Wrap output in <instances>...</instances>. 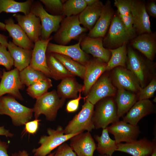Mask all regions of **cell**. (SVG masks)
<instances>
[{
  "mask_svg": "<svg viewBox=\"0 0 156 156\" xmlns=\"http://www.w3.org/2000/svg\"><path fill=\"white\" fill-rule=\"evenodd\" d=\"M126 68L137 77L141 88L145 87L148 80H151L150 78L154 77L152 75L155 64L152 61L143 58L130 45L127 47Z\"/></svg>",
  "mask_w": 156,
  "mask_h": 156,
  "instance_id": "obj_1",
  "label": "cell"
},
{
  "mask_svg": "<svg viewBox=\"0 0 156 156\" xmlns=\"http://www.w3.org/2000/svg\"><path fill=\"white\" fill-rule=\"evenodd\" d=\"M33 113L32 108L21 104L11 96L0 97V115L10 116L14 126L25 125L32 119Z\"/></svg>",
  "mask_w": 156,
  "mask_h": 156,
  "instance_id": "obj_2",
  "label": "cell"
},
{
  "mask_svg": "<svg viewBox=\"0 0 156 156\" xmlns=\"http://www.w3.org/2000/svg\"><path fill=\"white\" fill-rule=\"evenodd\" d=\"M107 33L103 38L104 47L109 49L127 44L137 35L135 31L128 29L116 13L114 14Z\"/></svg>",
  "mask_w": 156,
  "mask_h": 156,
  "instance_id": "obj_3",
  "label": "cell"
},
{
  "mask_svg": "<svg viewBox=\"0 0 156 156\" xmlns=\"http://www.w3.org/2000/svg\"><path fill=\"white\" fill-rule=\"evenodd\" d=\"M65 100L59 96L55 90L47 92L36 99L32 108L35 119H38L40 115L43 114L47 120L54 121Z\"/></svg>",
  "mask_w": 156,
  "mask_h": 156,
  "instance_id": "obj_4",
  "label": "cell"
},
{
  "mask_svg": "<svg viewBox=\"0 0 156 156\" xmlns=\"http://www.w3.org/2000/svg\"><path fill=\"white\" fill-rule=\"evenodd\" d=\"M94 105L92 121L95 129L106 128L109 125L119 120L117 106L113 97L103 98Z\"/></svg>",
  "mask_w": 156,
  "mask_h": 156,
  "instance_id": "obj_5",
  "label": "cell"
},
{
  "mask_svg": "<svg viewBox=\"0 0 156 156\" xmlns=\"http://www.w3.org/2000/svg\"><path fill=\"white\" fill-rule=\"evenodd\" d=\"M47 132L48 135H43L40 138L38 142L40 144V146L32 150V152L34 156H46L62 144L73 136L81 133L65 134L64 129L60 126H58L56 129L48 128Z\"/></svg>",
  "mask_w": 156,
  "mask_h": 156,
  "instance_id": "obj_6",
  "label": "cell"
},
{
  "mask_svg": "<svg viewBox=\"0 0 156 156\" xmlns=\"http://www.w3.org/2000/svg\"><path fill=\"white\" fill-rule=\"evenodd\" d=\"M79 15L65 17L53 37L58 44L66 45L73 40H75L88 30L80 25Z\"/></svg>",
  "mask_w": 156,
  "mask_h": 156,
  "instance_id": "obj_7",
  "label": "cell"
},
{
  "mask_svg": "<svg viewBox=\"0 0 156 156\" xmlns=\"http://www.w3.org/2000/svg\"><path fill=\"white\" fill-rule=\"evenodd\" d=\"M84 101L81 110L69 122L64 129V134H75L84 131L90 132L95 129L92 121L94 105L88 101Z\"/></svg>",
  "mask_w": 156,
  "mask_h": 156,
  "instance_id": "obj_8",
  "label": "cell"
},
{
  "mask_svg": "<svg viewBox=\"0 0 156 156\" xmlns=\"http://www.w3.org/2000/svg\"><path fill=\"white\" fill-rule=\"evenodd\" d=\"M30 12L40 19L42 26L40 39L44 40L48 39L53 32L57 31L61 22L65 17L63 15L55 16L49 14L40 1H34Z\"/></svg>",
  "mask_w": 156,
  "mask_h": 156,
  "instance_id": "obj_9",
  "label": "cell"
},
{
  "mask_svg": "<svg viewBox=\"0 0 156 156\" xmlns=\"http://www.w3.org/2000/svg\"><path fill=\"white\" fill-rule=\"evenodd\" d=\"M19 73L16 68L8 71L3 70L0 82V97L8 94L18 100H24L20 90L24 88L25 85L21 81Z\"/></svg>",
  "mask_w": 156,
  "mask_h": 156,
  "instance_id": "obj_10",
  "label": "cell"
},
{
  "mask_svg": "<svg viewBox=\"0 0 156 156\" xmlns=\"http://www.w3.org/2000/svg\"><path fill=\"white\" fill-rule=\"evenodd\" d=\"M116 93V90L111 79L106 74H103L91 87L84 100L94 105L101 99L113 97Z\"/></svg>",
  "mask_w": 156,
  "mask_h": 156,
  "instance_id": "obj_11",
  "label": "cell"
},
{
  "mask_svg": "<svg viewBox=\"0 0 156 156\" xmlns=\"http://www.w3.org/2000/svg\"><path fill=\"white\" fill-rule=\"evenodd\" d=\"M111 79L114 86L137 94L141 88L135 76L126 68L118 66L113 68Z\"/></svg>",
  "mask_w": 156,
  "mask_h": 156,
  "instance_id": "obj_12",
  "label": "cell"
},
{
  "mask_svg": "<svg viewBox=\"0 0 156 156\" xmlns=\"http://www.w3.org/2000/svg\"><path fill=\"white\" fill-rule=\"evenodd\" d=\"M107 128L108 132L114 136L117 144L122 142L130 143L137 140L141 133L138 125H133L123 120L114 122Z\"/></svg>",
  "mask_w": 156,
  "mask_h": 156,
  "instance_id": "obj_13",
  "label": "cell"
},
{
  "mask_svg": "<svg viewBox=\"0 0 156 156\" xmlns=\"http://www.w3.org/2000/svg\"><path fill=\"white\" fill-rule=\"evenodd\" d=\"M145 5L144 1H132L131 9L133 27L138 35L152 32L149 16L146 11Z\"/></svg>",
  "mask_w": 156,
  "mask_h": 156,
  "instance_id": "obj_14",
  "label": "cell"
},
{
  "mask_svg": "<svg viewBox=\"0 0 156 156\" xmlns=\"http://www.w3.org/2000/svg\"><path fill=\"white\" fill-rule=\"evenodd\" d=\"M156 148V139L151 141L146 137L128 143L118 144L116 151L133 156H149Z\"/></svg>",
  "mask_w": 156,
  "mask_h": 156,
  "instance_id": "obj_15",
  "label": "cell"
},
{
  "mask_svg": "<svg viewBox=\"0 0 156 156\" xmlns=\"http://www.w3.org/2000/svg\"><path fill=\"white\" fill-rule=\"evenodd\" d=\"M80 46L81 49L87 54L99 59L107 63L110 59L111 53L109 49L103 46V38H91L88 36L80 38Z\"/></svg>",
  "mask_w": 156,
  "mask_h": 156,
  "instance_id": "obj_16",
  "label": "cell"
},
{
  "mask_svg": "<svg viewBox=\"0 0 156 156\" xmlns=\"http://www.w3.org/2000/svg\"><path fill=\"white\" fill-rule=\"evenodd\" d=\"M85 66L86 71L82 91L86 96L92 86L107 71V63L99 59L94 58L90 59Z\"/></svg>",
  "mask_w": 156,
  "mask_h": 156,
  "instance_id": "obj_17",
  "label": "cell"
},
{
  "mask_svg": "<svg viewBox=\"0 0 156 156\" xmlns=\"http://www.w3.org/2000/svg\"><path fill=\"white\" fill-rule=\"evenodd\" d=\"M13 16L29 38L35 43L40 39L42 26L40 19L30 12L26 15L15 14Z\"/></svg>",
  "mask_w": 156,
  "mask_h": 156,
  "instance_id": "obj_18",
  "label": "cell"
},
{
  "mask_svg": "<svg viewBox=\"0 0 156 156\" xmlns=\"http://www.w3.org/2000/svg\"><path fill=\"white\" fill-rule=\"evenodd\" d=\"M130 45L141 52L147 59L153 61L156 53V32L136 36L131 40Z\"/></svg>",
  "mask_w": 156,
  "mask_h": 156,
  "instance_id": "obj_19",
  "label": "cell"
},
{
  "mask_svg": "<svg viewBox=\"0 0 156 156\" xmlns=\"http://www.w3.org/2000/svg\"><path fill=\"white\" fill-rule=\"evenodd\" d=\"M70 140V146L77 156H93L96 146L90 132L79 133Z\"/></svg>",
  "mask_w": 156,
  "mask_h": 156,
  "instance_id": "obj_20",
  "label": "cell"
},
{
  "mask_svg": "<svg viewBox=\"0 0 156 156\" xmlns=\"http://www.w3.org/2000/svg\"><path fill=\"white\" fill-rule=\"evenodd\" d=\"M80 41V38L77 43L69 46L61 45L49 42L47 52L64 55L85 66L90 59L88 54L81 49Z\"/></svg>",
  "mask_w": 156,
  "mask_h": 156,
  "instance_id": "obj_21",
  "label": "cell"
},
{
  "mask_svg": "<svg viewBox=\"0 0 156 156\" xmlns=\"http://www.w3.org/2000/svg\"><path fill=\"white\" fill-rule=\"evenodd\" d=\"M52 39V37L45 40L40 39L34 43L29 64L32 68L41 71L49 78L51 76L47 65L46 53L48 44Z\"/></svg>",
  "mask_w": 156,
  "mask_h": 156,
  "instance_id": "obj_22",
  "label": "cell"
},
{
  "mask_svg": "<svg viewBox=\"0 0 156 156\" xmlns=\"http://www.w3.org/2000/svg\"><path fill=\"white\" fill-rule=\"evenodd\" d=\"M114 14L111 2L107 0L103 5L99 19L87 36L91 38H103L108 31Z\"/></svg>",
  "mask_w": 156,
  "mask_h": 156,
  "instance_id": "obj_23",
  "label": "cell"
},
{
  "mask_svg": "<svg viewBox=\"0 0 156 156\" xmlns=\"http://www.w3.org/2000/svg\"><path fill=\"white\" fill-rule=\"evenodd\" d=\"M155 105L149 99L137 101L122 117V120L131 125H137L144 117L155 112Z\"/></svg>",
  "mask_w": 156,
  "mask_h": 156,
  "instance_id": "obj_24",
  "label": "cell"
},
{
  "mask_svg": "<svg viewBox=\"0 0 156 156\" xmlns=\"http://www.w3.org/2000/svg\"><path fill=\"white\" fill-rule=\"evenodd\" d=\"M5 29L12 38V42L16 46L26 49H33L34 44L18 24L10 17L4 21Z\"/></svg>",
  "mask_w": 156,
  "mask_h": 156,
  "instance_id": "obj_25",
  "label": "cell"
},
{
  "mask_svg": "<svg viewBox=\"0 0 156 156\" xmlns=\"http://www.w3.org/2000/svg\"><path fill=\"white\" fill-rule=\"evenodd\" d=\"M7 48L14 61V66L19 71L29 65L32 49L18 46L9 41Z\"/></svg>",
  "mask_w": 156,
  "mask_h": 156,
  "instance_id": "obj_26",
  "label": "cell"
},
{
  "mask_svg": "<svg viewBox=\"0 0 156 156\" xmlns=\"http://www.w3.org/2000/svg\"><path fill=\"white\" fill-rule=\"evenodd\" d=\"M103 5L101 1L98 0L93 5L87 6L79 14L80 24L88 30H91L99 19Z\"/></svg>",
  "mask_w": 156,
  "mask_h": 156,
  "instance_id": "obj_27",
  "label": "cell"
},
{
  "mask_svg": "<svg viewBox=\"0 0 156 156\" xmlns=\"http://www.w3.org/2000/svg\"><path fill=\"white\" fill-rule=\"evenodd\" d=\"M114 100L118 118L125 116L138 101L137 94L122 89H118Z\"/></svg>",
  "mask_w": 156,
  "mask_h": 156,
  "instance_id": "obj_28",
  "label": "cell"
},
{
  "mask_svg": "<svg viewBox=\"0 0 156 156\" xmlns=\"http://www.w3.org/2000/svg\"><path fill=\"white\" fill-rule=\"evenodd\" d=\"M74 76L65 77L58 85L57 93L59 96L63 99H75L78 97V92L82 91L83 85L79 84Z\"/></svg>",
  "mask_w": 156,
  "mask_h": 156,
  "instance_id": "obj_29",
  "label": "cell"
},
{
  "mask_svg": "<svg viewBox=\"0 0 156 156\" xmlns=\"http://www.w3.org/2000/svg\"><path fill=\"white\" fill-rule=\"evenodd\" d=\"M107 127L102 129L101 136L95 135L94 138L98 143L96 150L100 154L112 156L116 151L118 144L110 137Z\"/></svg>",
  "mask_w": 156,
  "mask_h": 156,
  "instance_id": "obj_30",
  "label": "cell"
},
{
  "mask_svg": "<svg viewBox=\"0 0 156 156\" xmlns=\"http://www.w3.org/2000/svg\"><path fill=\"white\" fill-rule=\"evenodd\" d=\"M33 0L18 2L13 0H0V14L2 12L7 13H23L26 15L30 12Z\"/></svg>",
  "mask_w": 156,
  "mask_h": 156,
  "instance_id": "obj_31",
  "label": "cell"
},
{
  "mask_svg": "<svg viewBox=\"0 0 156 156\" xmlns=\"http://www.w3.org/2000/svg\"><path fill=\"white\" fill-rule=\"evenodd\" d=\"M46 55L47 65L51 78L57 80L68 77L74 76L52 53L46 52Z\"/></svg>",
  "mask_w": 156,
  "mask_h": 156,
  "instance_id": "obj_32",
  "label": "cell"
},
{
  "mask_svg": "<svg viewBox=\"0 0 156 156\" xmlns=\"http://www.w3.org/2000/svg\"><path fill=\"white\" fill-rule=\"evenodd\" d=\"M132 1L115 0L114 5L117 9V14L126 28L130 31H135L133 27L131 9Z\"/></svg>",
  "mask_w": 156,
  "mask_h": 156,
  "instance_id": "obj_33",
  "label": "cell"
},
{
  "mask_svg": "<svg viewBox=\"0 0 156 156\" xmlns=\"http://www.w3.org/2000/svg\"><path fill=\"white\" fill-rule=\"evenodd\" d=\"M125 44L114 49H109L111 53L110 59L107 63V71L118 66L126 68L127 57V46Z\"/></svg>",
  "mask_w": 156,
  "mask_h": 156,
  "instance_id": "obj_34",
  "label": "cell"
},
{
  "mask_svg": "<svg viewBox=\"0 0 156 156\" xmlns=\"http://www.w3.org/2000/svg\"><path fill=\"white\" fill-rule=\"evenodd\" d=\"M52 53L73 76H77L83 79L86 71L85 66L64 55Z\"/></svg>",
  "mask_w": 156,
  "mask_h": 156,
  "instance_id": "obj_35",
  "label": "cell"
},
{
  "mask_svg": "<svg viewBox=\"0 0 156 156\" xmlns=\"http://www.w3.org/2000/svg\"><path fill=\"white\" fill-rule=\"evenodd\" d=\"M19 75L22 83L27 87L48 77L41 71L34 69L29 65L19 71Z\"/></svg>",
  "mask_w": 156,
  "mask_h": 156,
  "instance_id": "obj_36",
  "label": "cell"
},
{
  "mask_svg": "<svg viewBox=\"0 0 156 156\" xmlns=\"http://www.w3.org/2000/svg\"><path fill=\"white\" fill-rule=\"evenodd\" d=\"M52 86L51 80L47 77L27 87L26 90L29 96L36 99L47 92L48 89Z\"/></svg>",
  "mask_w": 156,
  "mask_h": 156,
  "instance_id": "obj_37",
  "label": "cell"
},
{
  "mask_svg": "<svg viewBox=\"0 0 156 156\" xmlns=\"http://www.w3.org/2000/svg\"><path fill=\"white\" fill-rule=\"evenodd\" d=\"M87 6L84 0L66 1L63 3L62 15L65 17L78 15Z\"/></svg>",
  "mask_w": 156,
  "mask_h": 156,
  "instance_id": "obj_38",
  "label": "cell"
},
{
  "mask_svg": "<svg viewBox=\"0 0 156 156\" xmlns=\"http://www.w3.org/2000/svg\"><path fill=\"white\" fill-rule=\"evenodd\" d=\"M46 8V11L53 15H62L64 1L60 0H40Z\"/></svg>",
  "mask_w": 156,
  "mask_h": 156,
  "instance_id": "obj_39",
  "label": "cell"
},
{
  "mask_svg": "<svg viewBox=\"0 0 156 156\" xmlns=\"http://www.w3.org/2000/svg\"><path fill=\"white\" fill-rule=\"evenodd\" d=\"M156 90V78L154 76L148 84L144 88H141L137 94L138 101L149 99L153 97Z\"/></svg>",
  "mask_w": 156,
  "mask_h": 156,
  "instance_id": "obj_40",
  "label": "cell"
},
{
  "mask_svg": "<svg viewBox=\"0 0 156 156\" xmlns=\"http://www.w3.org/2000/svg\"><path fill=\"white\" fill-rule=\"evenodd\" d=\"M7 48L0 43V65L3 66L9 71L14 66V61Z\"/></svg>",
  "mask_w": 156,
  "mask_h": 156,
  "instance_id": "obj_41",
  "label": "cell"
},
{
  "mask_svg": "<svg viewBox=\"0 0 156 156\" xmlns=\"http://www.w3.org/2000/svg\"><path fill=\"white\" fill-rule=\"evenodd\" d=\"M53 156H77L70 145L66 143L60 145Z\"/></svg>",
  "mask_w": 156,
  "mask_h": 156,
  "instance_id": "obj_42",
  "label": "cell"
},
{
  "mask_svg": "<svg viewBox=\"0 0 156 156\" xmlns=\"http://www.w3.org/2000/svg\"><path fill=\"white\" fill-rule=\"evenodd\" d=\"M40 121V120L38 119H35L33 121L26 122L25 125V132L32 135L36 133L38 129Z\"/></svg>",
  "mask_w": 156,
  "mask_h": 156,
  "instance_id": "obj_43",
  "label": "cell"
},
{
  "mask_svg": "<svg viewBox=\"0 0 156 156\" xmlns=\"http://www.w3.org/2000/svg\"><path fill=\"white\" fill-rule=\"evenodd\" d=\"M80 91L79 92L78 97L75 99L71 100L67 103L66 108V111L68 112H72L76 111L78 108L80 100L84 98L81 96Z\"/></svg>",
  "mask_w": 156,
  "mask_h": 156,
  "instance_id": "obj_44",
  "label": "cell"
},
{
  "mask_svg": "<svg viewBox=\"0 0 156 156\" xmlns=\"http://www.w3.org/2000/svg\"><path fill=\"white\" fill-rule=\"evenodd\" d=\"M146 11L148 15L156 18V3L155 0H150L145 5Z\"/></svg>",
  "mask_w": 156,
  "mask_h": 156,
  "instance_id": "obj_45",
  "label": "cell"
},
{
  "mask_svg": "<svg viewBox=\"0 0 156 156\" xmlns=\"http://www.w3.org/2000/svg\"><path fill=\"white\" fill-rule=\"evenodd\" d=\"M9 144L8 143L3 141L0 139V156H9L8 153ZM12 156H19L18 153H14Z\"/></svg>",
  "mask_w": 156,
  "mask_h": 156,
  "instance_id": "obj_46",
  "label": "cell"
},
{
  "mask_svg": "<svg viewBox=\"0 0 156 156\" xmlns=\"http://www.w3.org/2000/svg\"><path fill=\"white\" fill-rule=\"evenodd\" d=\"M14 135V134L11 133L9 130L6 129L4 126H0V135L11 138L13 137Z\"/></svg>",
  "mask_w": 156,
  "mask_h": 156,
  "instance_id": "obj_47",
  "label": "cell"
},
{
  "mask_svg": "<svg viewBox=\"0 0 156 156\" xmlns=\"http://www.w3.org/2000/svg\"><path fill=\"white\" fill-rule=\"evenodd\" d=\"M0 43L7 48L8 43V37L3 34H0Z\"/></svg>",
  "mask_w": 156,
  "mask_h": 156,
  "instance_id": "obj_48",
  "label": "cell"
},
{
  "mask_svg": "<svg viewBox=\"0 0 156 156\" xmlns=\"http://www.w3.org/2000/svg\"><path fill=\"white\" fill-rule=\"evenodd\" d=\"M18 153L19 156H29L27 152L25 150L19 151ZM54 153L55 152L50 153L46 156H53Z\"/></svg>",
  "mask_w": 156,
  "mask_h": 156,
  "instance_id": "obj_49",
  "label": "cell"
},
{
  "mask_svg": "<svg viewBox=\"0 0 156 156\" xmlns=\"http://www.w3.org/2000/svg\"><path fill=\"white\" fill-rule=\"evenodd\" d=\"M87 6L91 5L96 2L98 0H84Z\"/></svg>",
  "mask_w": 156,
  "mask_h": 156,
  "instance_id": "obj_50",
  "label": "cell"
},
{
  "mask_svg": "<svg viewBox=\"0 0 156 156\" xmlns=\"http://www.w3.org/2000/svg\"><path fill=\"white\" fill-rule=\"evenodd\" d=\"M0 29L5 30V25L4 23L0 22Z\"/></svg>",
  "mask_w": 156,
  "mask_h": 156,
  "instance_id": "obj_51",
  "label": "cell"
},
{
  "mask_svg": "<svg viewBox=\"0 0 156 156\" xmlns=\"http://www.w3.org/2000/svg\"><path fill=\"white\" fill-rule=\"evenodd\" d=\"M151 155V156H156V148L154 150Z\"/></svg>",
  "mask_w": 156,
  "mask_h": 156,
  "instance_id": "obj_52",
  "label": "cell"
},
{
  "mask_svg": "<svg viewBox=\"0 0 156 156\" xmlns=\"http://www.w3.org/2000/svg\"><path fill=\"white\" fill-rule=\"evenodd\" d=\"M3 72L1 71L0 68V79H1L2 75Z\"/></svg>",
  "mask_w": 156,
  "mask_h": 156,
  "instance_id": "obj_53",
  "label": "cell"
},
{
  "mask_svg": "<svg viewBox=\"0 0 156 156\" xmlns=\"http://www.w3.org/2000/svg\"><path fill=\"white\" fill-rule=\"evenodd\" d=\"M98 156H105V155H102L100 154Z\"/></svg>",
  "mask_w": 156,
  "mask_h": 156,
  "instance_id": "obj_54",
  "label": "cell"
},
{
  "mask_svg": "<svg viewBox=\"0 0 156 156\" xmlns=\"http://www.w3.org/2000/svg\"><path fill=\"white\" fill-rule=\"evenodd\" d=\"M155 101H156V98L155 97V98L153 100V101L154 102H156Z\"/></svg>",
  "mask_w": 156,
  "mask_h": 156,
  "instance_id": "obj_55",
  "label": "cell"
},
{
  "mask_svg": "<svg viewBox=\"0 0 156 156\" xmlns=\"http://www.w3.org/2000/svg\"><path fill=\"white\" fill-rule=\"evenodd\" d=\"M105 156H109V155H105Z\"/></svg>",
  "mask_w": 156,
  "mask_h": 156,
  "instance_id": "obj_56",
  "label": "cell"
}]
</instances>
